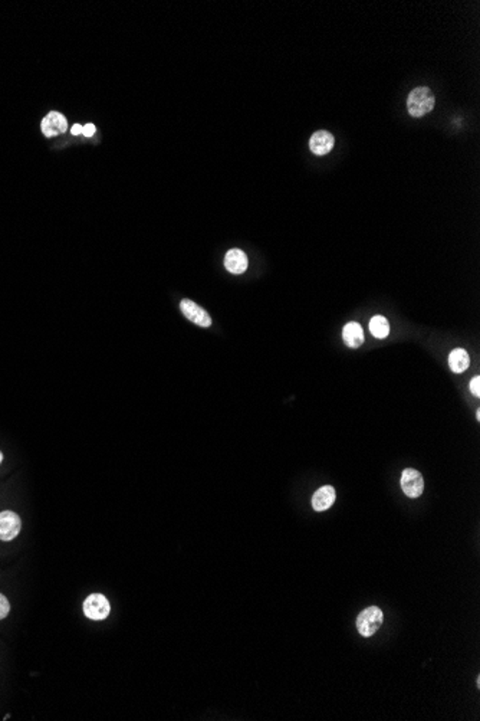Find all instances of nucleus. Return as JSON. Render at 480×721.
Returning a JSON list of instances; mask_svg holds the SVG:
<instances>
[{"label":"nucleus","instance_id":"nucleus-18","mask_svg":"<svg viewBox=\"0 0 480 721\" xmlns=\"http://www.w3.org/2000/svg\"><path fill=\"white\" fill-rule=\"evenodd\" d=\"M2 461H3V453L0 452V464H2Z\"/></svg>","mask_w":480,"mask_h":721},{"label":"nucleus","instance_id":"nucleus-19","mask_svg":"<svg viewBox=\"0 0 480 721\" xmlns=\"http://www.w3.org/2000/svg\"><path fill=\"white\" fill-rule=\"evenodd\" d=\"M9 718H10V714H6V715H5V718H3V720H5V721H6V720H9Z\"/></svg>","mask_w":480,"mask_h":721},{"label":"nucleus","instance_id":"nucleus-10","mask_svg":"<svg viewBox=\"0 0 480 721\" xmlns=\"http://www.w3.org/2000/svg\"><path fill=\"white\" fill-rule=\"evenodd\" d=\"M335 489L334 487L331 485H325L323 488H319L314 497H312V507L315 512H325V509H328L334 501H335Z\"/></svg>","mask_w":480,"mask_h":721},{"label":"nucleus","instance_id":"nucleus-12","mask_svg":"<svg viewBox=\"0 0 480 721\" xmlns=\"http://www.w3.org/2000/svg\"><path fill=\"white\" fill-rule=\"evenodd\" d=\"M470 364V357L463 348H454L449 355V366L453 373H463Z\"/></svg>","mask_w":480,"mask_h":721},{"label":"nucleus","instance_id":"nucleus-1","mask_svg":"<svg viewBox=\"0 0 480 721\" xmlns=\"http://www.w3.org/2000/svg\"><path fill=\"white\" fill-rule=\"evenodd\" d=\"M436 105L434 94L428 86H417L408 94L407 98V110L412 117H423L429 114Z\"/></svg>","mask_w":480,"mask_h":721},{"label":"nucleus","instance_id":"nucleus-4","mask_svg":"<svg viewBox=\"0 0 480 721\" xmlns=\"http://www.w3.org/2000/svg\"><path fill=\"white\" fill-rule=\"evenodd\" d=\"M22 529V520L19 514L10 509L0 512V541H12L19 536Z\"/></svg>","mask_w":480,"mask_h":721},{"label":"nucleus","instance_id":"nucleus-7","mask_svg":"<svg viewBox=\"0 0 480 721\" xmlns=\"http://www.w3.org/2000/svg\"><path fill=\"white\" fill-rule=\"evenodd\" d=\"M41 129H42V133L45 137H48V138L55 137V135H59V134H64L65 131H68V120L64 114H61L58 111H50L42 120Z\"/></svg>","mask_w":480,"mask_h":721},{"label":"nucleus","instance_id":"nucleus-17","mask_svg":"<svg viewBox=\"0 0 480 721\" xmlns=\"http://www.w3.org/2000/svg\"><path fill=\"white\" fill-rule=\"evenodd\" d=\"M70 131H73V134H74V135H78V134H81V133H82V126H79V124H75V126L73 127V130H70Z\"/></svg>","mask_w":480,"mask_h":721},{"label":"nucleus","instance_id":"nucleus-11","mask_svg":"<svg viewBox=\"0 0 480 721\" xmlns=\"http://www.w3.org/2000/svg\"><path fill=\"white\" fill-rule=\"evenodd\" d=\"M343 337L348 347L357 348L364 343V331L358 323H348L343 330Z\"/></svg>","mask_w":480,"mask_h":721},{"label":"nucleus","instance_id":"nucleus-5","mask_svg":"<svg viewBox=\"0 0 480 721\" xmlns=\"http://www.w3.org/2000/svg\"><path fill=\"white\" fill-rule=\"evenodd\" d=\"M401 488L403 492L410 498H417L423 494L424 480L417 469L407 468L401 474Z\"/></svg>","mask_w":480,"mask_h":721},{"label":"nucleus","instance_id":"nucleus-13","mask_svg":"<svg viewBox=\"0 0 480 721\" xmlns=\"http://www.w3.org/2000/svg\"><path fill=\"white\" fill-rule=\"evenodd\" d=\"M369 331L376 339H385L390 334V324L383 315H376L369 321Z\"/></svg>","mask_w":480,"mask_h":721},{"label":"nucleus","instance_id":"nucleus-6","mask_svg":"<svg viewBox=\"0 0 480 721\" xmlns=\"http://www.w3.org/2000/svg\"><path fill=\"white\" fill-rule=\"evenodd\" d=\"M180 310L187 320H190L194 324H198L199 327L207 328L211 326V319H210L209 312L206 310H203L200 306L195 304L194 301L184 298V300L180 303Z\"/></svg>","mask_w":480,"mask_h":721},{"label":"nucleus","instance_id":"nucleus-9","mask_svg":"<svg viewBox=\"0 0 480 721\" xmlns=\"http://www.w3.org/2000/svg\"><path fill=\"white\" fill-rule=\"evenodd\" d=\"M247 265H249L247 256L242 250L235 248V250L227 251V254L224 256V268L230 274H235V275L243 274L247 270Z\"/></svg>","mask_w":480,"mask_h":721},{"label":"nucleus","instance_id":"nucleus-8","mask_svg":"<svg viewBox=\"0 0 480 721\" xmlns=\"http://www.w3.org/2000/svg\"><path fill=\"white\" fill-rule=\"evenodd\" d=\"M334 144H335V138L327 130L315 131L309 138V149L315 156L328 154L334 149Z\"/></svg>","mask_w":480,"mask_h":721},{"label":"nucleus","instance_id":"nucleus-14","mask_svg":"<svg viewBox=\"0 0 480 721\" xmlns=\"http://www.w3.org/2000/svg\"><path fill=\"white\" fill-rule=\"evenodd\" d=\"M9 613H10V603L8 601V597L3 593H0V621L8 618Z\"/></svg>","mask_w":480,"mask_h":721},{"label":"nucleus","instance_id":"nucleus-3","mask_svg":"<svg viewBox=\"0 0 480 721\" xmlns=\"http://www.w3.org/2000/svg\"><path fill=\"white\" fill-rule=\"evenodd\" d=\"M82 609H84V615L88 619L104 621L108 618V615L111 612V605L102 593H93L84 601Z\"/></svg>","mask_w":480,"mask_h":721},{"label":"nucleus","instance_id":"nucleus-16","mask_svg":"<svg viewBox=\"0 0 480 721\" xmlns=\"http://www.w3.org/2000/svg\"><path fill=\"white\" fill-rule=\"evenodd\" d=\"M95 133V126L94 124H86L82 127V134L85 137H93Z\"/></svg>","mask_w":480,"mask_h":721},{"label":"nucleus","instance_id":"nucleus-2","mask_svg":"<svg viewBox=\"0 0 480 721\" xmlns=\"http://www.w3.org/2000/svg\"><path fill=\"white\" fill-rule=\"evenodd\" d=\"M384 621L383 610L377 606H369L364 609L357 618V629L365 638H369L381 628Z\"/></svg>","mask_w":480,"mask_h":721},{"label":"nucleus","instance_id":"nucleus-15","mask_svg":"<svg viewBox=\"0 0 480 721\" xmlns=\"http://www.w3.org/2000/svg\"><path fill=\"white\" fill-rule=\"evenodd\" d=\"M470 391H472V393H473L474 396H477V397L480 396V377H479V376H476V377L472 379V382H470Z\"/></svg>","mask_w":480,"mask_h":721}]
</instances>
